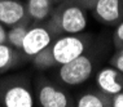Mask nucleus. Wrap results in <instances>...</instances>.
<instances>
[{"label": "nucleus", "instance_id": "obj_19", "mask_svg": "<svg viewBox=\"0 0 123 107\" xmlns=\"http://www.w3.org/2000/svg\"><path fill=\"white\" fill-rule=\"evenodd\" d=\"M82 1H86V3H92V4H95L96 0H82Z\"/></svg>", "mask_w": 123, "mask_h": 107}, {"label": "nucleus", "instance_id": "obj_8", "mask_svg": "<svg viewBox=\"0 0 123 107\" xmlns=\"http://www.w3.org/2000/svg\"><path fill=\"white\" fill-rule=\"evenodd\" d=\"M26 17L25 4L19 0H0V23L4 26H14Z\"/></svg>", "mask_w": 123, "mask_h": 107}, {"label": "nucleus", "instance_id": "obj_17", "mask_svg": "<svg viewBox=\"0 0 123 107\" xmlns=\"http://www.w3.org/2000/svg\"><path fill=\"white\" fill-rule=\"evenodd\" d=\"M110 103L113 107H123V90L113 96Z\"/></svg>", "mask_w": 123, "mask_h": 107}, {"label": "nucleus", "instance_id": "obj_14", "mask_svg": "<svg viewBox=\"0 0 123 107\" xmlns=\"http://www.w3.org/2000/svg\"><path fill=\"white\" fill-rule=\"evenodd\" d=\"M109 102L104 96H100L98 93H86L76 101L78 107H105L109 105Z\"/></svg>", "mask_w": 123, "mask_h": 107}, {"label": "nucleus", "instance_id": "obj_4", "mask_svg": "<svg viewBox=\"0 0 123 107\" xmlns=\"http://www.w3.org/2000/svg\"><path fill=\"white\" fill-rule=\"evenodd\" d=\"M52 44V35L49 30L44 26H34L26 31V35L22 41L21 51L27 57H34Z\"/></svg>", "mask_w": 123, "mask_h": 107}, {"label": "nucleus", "instance_id": "obj_12", "mask_svg": "<svg viewBox=\"0 0 123 107\" xmlns=\"http://www.w3.org/2000/svg\"><path fill=\"white\" fill-rule=\"evenodd\" d=\"M16 51L8 43L0 44V73L6 72L16 62Z\"/></svg>", "mask_w": 123, "mask_h": 107}, {"label": "nucleus", "instance_id": "obj_15", "mask_svg": "<svg viewBox=\"0 0 123 107\" xmlns=\"http://www.w3.org/2000/svg\"><path fill=\"white\" fill-rule=\"evenodd\" d=\"M113 67H115L121 73H123V46L119 49V52L110 59Z\"/></svg>", "mask_w": 123, "mask_h": 107}, {"label": "nucleus", "instance_id": "obj_5", "mask_svg": "<svg viewBox=\"0 0 123 107\" xmlns=\"http://www.w3.org/2000/svg\"><path fill=\"white\" fill-rule=\"evenodd\" d=\"M0 102L5 107H32L35 103L32 92L21 83L4 88L0 94Z\"/></svg>", "mask_w": 123, "mask_h": 107}, {"label": "nucleus", "instance_id": "obj_3", "mask_svg": "<svg viewBox=\"0 0 123 107\" xmlns=\"http://www.w3.org/2000/svg\"><path fill=\"white\" fill-rule=\"evenodd\" d=\"M87 41L78 35H64L51 44V51L56 65H64L84 54Z\"/></svg>", "mask_w": 123, "mask_h": 107}, {"label": "nucleus", "instance_id": "obj_10", "mask_svg": "<svg viewBox=\"0 0 123 107\" xmlns=\"http://www.w3.org/2000/svg\"><path fill=\"white\" fill-rule=\"evenodd\" d=\"M25 8L32 21H44L52 13V0H27Z\"/></svg>", "mask_w": 123, "mask_h": 107}, {"label": "nucleus", "instance_id": "obj_7", "mask_svg": "<svg viewBox=\"0 0 123 107\" xmlns=\"http://www.w3.org/2000/svg\"><path fill=\"white\" fill-rule=\"evenodd\" d=\"M38 102L42 107H68L70 101L64 90L44 83L38 88Z\"/></svg>", "mask_w": 123, "mask_h": 107}, {"label": "nucleus", "instance_id": "obj_16", "mask_svg": "<svg viewBox=\"0 0 123 107\" xmlns=\"http://www.w3.org/2000/svg\"><path fill=\"white\" fill-rule=\"evenodd\" d=\"M114 41L119 48L123 46V19L118 23L117 28H115V32H114Z\"/></svg>", "mask_w": 123, "mask_h": 107}, {"label": "nucleus", "instance_id": "obj_6", "mask_svg": "<svg viewBox=\"0 0 123 107\" xmlns=\"http://www.w3.org/2000/svg\"><path fill=\"white\" fill-rule=\"evenodd\" d=\"M93 13L101 23H119L123 18V0H96Z\"/></svg>", "mask_w": 123, "mask_h": 107}, {"label": "nucleus", "instance_id": "obj_18", "mask_svg": "<svg viewBox=\"0 0 123 107\" xmlns=\"http://www.w3.org/2000/svg\"><path fill=\"white\" fill-rule=\"evenodd\" d=\"M6 43V30L3 23H0V44Z\"/></svg>", "mask_w": 123, "mask_h": 107}, {"label": "nucleus", "instance_id": "obj_13", "mask_svg": "<svg viewBox=\"0 0 123 107\" xmlns=\"http://www.w3.org/2000/svg\"><path fill=\"white\" fill-rule=\"evenodd\" d=\"M32 62H34V66L38 70H48L53 66H56V61L53 58L51 51V45H48L45 49H43L42 52H39L38 54L32 57Z\"/></svg>", "mask_w": 123, "mask_h": 107}, {"label": "nucleus", "instance_id": "obj_9", "mask_svg": "<svg viewBox=\"0 0 123 107\" xmlns=\"http://www.w3.org/2000/svg\"><path fill=\"white\" fill-rule=\"evenodd\" d=\"M96 81L101 92L108 96H114L123 90L121 72L115 67H105L100 70L96 76Z\"/></svg>", "mask_w": 123, "mask_h": 107}, {"label": "nucleus", "instance_id": "obj_2", "mask_svg": "<svg viewBox=\"0 0 123 107\" xmlns=\"http://www.w3.org/2000/svg\"><path fill=\"white\" fill-rule=\"evenodd\" d=\"M92 71H93V63L91 58L86 54H82L70 62L60 65L58 76L62 83L71 86H76L87 81L91 78Z\"/></svg>", "mask_w": 123, "mask_h": 107}, {"label": "nucleus", "instance_id": "obj_1", "mask_svg": "<svg viewBox=\"0 0 123 107\" xmlns=\"http://www.w3.org/2000/svg\"><path fill=\"white\" fill-rule=\"evenodd\" d=\"M87 13L76 4L64 5L56 12L53 17L55 31L65 35H78L87 28Z\"/></svg>", "mask_w": 123, "mask_h": 107}, {"label": "nucleus", "instance_id": "obj_11", "mask_svg": "<svg viewBox=\"0 0 123 107\" xmlns=\"http://www.w3.org/2000/svg\"><path fill=\"white\" fill-rule=\"evenodd\" d=\"M26 31H27V26L21 22L14 26H11L9 31H6V43L14 49H21Z\"/></svg>", "mask_w": 123, "mask_h": 107}]
</instances>
